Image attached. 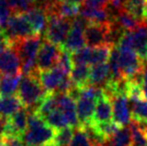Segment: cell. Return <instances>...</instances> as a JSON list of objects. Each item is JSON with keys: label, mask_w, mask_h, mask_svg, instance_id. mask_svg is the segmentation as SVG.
<instances>
[{"label": "cell", "mask_w": 147, "mask_h": 146, "mask_svg": "<svg viewBox=\"0 0 147 146\" xmlns=\"http://www.w3.org/2000/svg\"><path fill=\"white\" fill-rule=\"evenodd\" d=\"M56 66L60 67V68L63 69L66 73L69 74L70 71H71V69L73 68V66H74L73 61H72L71 53L61 49V50H60V53H59L58 59H57Z\"/></svg>", "instance_id": "obj_31"}, {"label": "cell", "mask_w": 147, "mask_h": 146, "mask_svg": "<svg viewBox=\"0 0 147 146\" xmlns=\"http://www.w3.org/2000/svg\"><path fill=\"white\" fill-rule=\"evenodd\" d=\"M109 1L110 0H84L80 7L90 10L105 9L108 5Z\"/></svg>", "instance_id": "obj_33"}, {"label": "cell", "mask_w": 147, "mask_h": 146, "mask_svg": "<svg viewBox=\"0 0 147 146\" xmlns=\"http://www.w3.org/2000/svg\"><path fill=\"white\" fill-rule=\"evenodd\" d=\"M74 133V128L72 127H65L63 129L56 131L54 142L57 146H69L72 140Z\"/></svg>", "instance_id": "obj_30"}, {"label": "cell", "mask_w": 147, "mask_h": 146, "mask_svg": "<svg viewBox=\"0 0 147 146\" xmlns=\"http://www.w3.org/2000/svg\"><path fill=\"white\" fill-rule=\"evenodd\" d=\"M13 10L11 9L7 0H0V29H3L7 24L8 20L13 15Z\"/></svg>", "instance_id": "obj_32"}, {"label": "cell", "mask_w": 147, "mask_h": 146, "mask_svg": "<svg viewBox=\"0 0 147 146\" xmlns=\"http://www.w3.org/2000/svg\"><path fill=\"white\" fill-rule=\"evenodd\" d=\"M85 44L86 42L85 38H84V29L78 27V26L72 25L71 23V29H70L64 43L60 46V48L70 53H73L85 47Z\"/></svg>", "instance_id": "obj_16"}, {"label": "cell", "mask_w": 147, "mask_h": 146, "mask_svg": "<svg viewBox=\"0 0 147 146\" xmlns=\"http://www.w3.org/2000/svg\"><path fill=\"white\" fill-rule=\"evenodd\" d=\"M21 74L17 75H4L0 79V95L2 96H11L14 95L18 90Z\"/></svg>", "instance_id": "obj_22"}, {"label": "cell", "mask_w": 147, "mask_h": 146, "mask_svg": "<svg viewBox=\"0 0 147 146\" xmlns=\"http://www.w3.org/2000/svg\"><path fill=\"white\" fill-rule=\"evenodd\" d=\"M23 14L30 23L35 34L40 35L43 31L46 30L48 24V14L46 10L39 7H32Z\"/></svg>", "instance_id": "obj_15"}, {"label": "cell", "mask_w": 147, "mask_h": 146, "mask_svg": "<svg viewBox=\"0 0 147 146\" xmlns=\"http://www.w3.org/2000/svg\"><path fill=\"white\" fill-rule=\"evenodd\" d=\"M11 46V42L7 38V36L4 34V32L0 29V52L4 51L5 49L9 48Z\"/></svg>", "instance_id": "obj_35"}, {"label": "cell", "mask_w": 147, "mask_h": 146, "mask_svg": "<svg viewBox=\"0 0 147 146\" xmlns=\"http://www.w3.org/2000/svg\"><path fill=\"white\" fill-rule=\"evenodd\" d=\"M124 10L131 14L138 22L146 23V0H125Z\"/></svg>", "instance_id": "obj_21"}, {"label": "cell", "mask_w": 147, "mask_h": 146, "mask_svg": "<svg viewBox=\"0 0 147 146\" xmlns=\"http://www.w3.org/2000/svg\"><path fill=\"white\" fill-rule=\"evenodd\" d=\"M4 146H25L22 137H8V138H1Z\"/></svg>", "instance_id": "obj_34"}, {"label": "cell", "mask_w": 147, "mask_h": 146, "mask_svg": "<svg viewBox=\"0 0 147 146\" xmlns=\"http://www.w3.org/2000/svg\"><path fill=\"white\" fill-rule=\"evenodd\" d=\"M132 135V144L131 146H147V139L145 137L143 130L139 126L138 123L132 121L129 125Z\"/></svg>", "instance_id": "obj_29"}, {"label": "cell", "mask_w": 147, "mask_h": 146, "mask_svg": "<svg viewBox=\"0 0 147 146\" xmlns=\"http://www.w3.org/2000/svg\"><path fill=\"white\" fill-rule=\"evenodd\" d=\"M132 49L140 56V58L147 59V23H142L131 31Z\"/></svg>", "instance_id": "obj_17"}, {"label": "cell", "mask_w": 147, "mask_h": 146, "mask_svg": "<svg viewBox=\"0 0 147 146\" xmlns=\"http://www.w3.org/2000/svg\"><path fill=\"white\" fill-rule=\"evenodd\" d=\"M23 107L17 95L2 96L0 95V116L10 117L12 114Z\"/></svg>", "instance_id": "obj_20"}, {"label": "cell", "mask_w": 147, "mask_h": 146, "mask_svg": "<svg viewBox=\"0 0 147 146\" xmlns=\"http://www.w3.org/2000/svg\"><path fill=\"white\" fill-rule=\"evenodd\" d=\"M56 98L58 108L65 116L68 126L72 127V128L79 126L75 100L66 93H56Z\"/></svg>", "instance_id": "obj_12"}, {"label": "cell", "mask_w": 147, "mask_h": 146, "mask_svg": "<svg viewBox=\"0 0 147 146\" xmlns=\"http://www.w3.org/2000/svg\"><path fill=\"white\" fill-rule=\"evenodd\" d=\"M62 1L66 2V3H69V4H72V5H75V6H78V7H80V6L82 5V3H83L84 0H62Z\"/></svg>", "instance_id": "obj_37"}, {"label": "cell", "mask_w": 147, "mask_h": 146, "mask_svg": "<svg viewBox=\"0 0 147 146\" xmlns=\"http://www.w3.org/2000/svg\"><path fill=\"white\" fill-rule=\"evenodd\" d=\"M132 135L130 127H120L106 142V146H131Z\"/></svg>", "instance_id": "obj_23"}, {"label": "cell", "mask_w": 147, "mask_h": 146, "mask_svg": "<svg viewBox=\"0 0 147 146\" xmlns=\"http://www.w3.org/2000/svg\"><path fill=\"white\" fill-rule=\"evenodd\" d=\"M71 29V19L64 18L58 14H49L48 24L45 30L46 40L61 46Z\"/></svg>", "instance_id": "obj_4"}, {"label": "cell", "mask_w": 147, "mask_h": 146, "mask_svg": "<svg viewBox=\"0 0 147 146\" xmlns=\"http://www.w3.org/2000/svg\"><path fill=\"white\" fill-rule=\"evenodd\" d=\"M141 89L143 91V94L147 99V66H144V69L142 71V76H141Z\"/></svg>", "instance_id": "obj_36"}, {"label": "cell", "mask_w": 147, "mask_h": 146, "mask_svg": "<svg viewBox=\"0 0 147 146\" xmlns=\"http://www.w3.org/2000/svg\"><path fill=\"white\" fill-rule=\"evenodd\" d=\"M4 32L10 42L14 43L21 39H25L28 37L37 35L33 31L30 23L26 19L25 15L22 14H13L8 20L6 26L1 29Z\"/></svg>", "instance_id": "obj_5"}, {"label": "cell", "mask_w": 147, "mask_h": 146, "mask_svg": "<svg viewBox=\"0 0 147 146\" xmlns=\"http://www.w3.org/2000/svg\"><path fill=\"white\" fill-rule=\"evenodd\" d=\"M60 46L44 40L36 57V68L38 71H46L56 66L60 53Z\"/></svg>", "instance_id": "obj_7"}, {"label": "cell", "mask_w": 147, "mask_h": 146, "mask_svg": "<svg viewBox=\"0 0 147 146\" xmlns=\"http://www.w3.org/2000/svg\"><path fill=\"white\" fill-rule=\"evenodd\" d=\"M0 74L1 75H17L21 74V61L17 51L10 46L0 52Z\"/></svg>", "instance_id": "obj_10"}, {"label": "cell", "mask_w": 147, "mask_h": 146, "mask_svg": "<svg viewBox=\"0 0 147 146\" xmlns=\"http://www.w3.org/2000/svg\"><path fill=\"white\" fill-rule=\"evenodd\" d=\"M110 22L105 24L90 23L84 29V38L88 47H98L106 44V36L108 33Z\"/></svg>", "instance_id": "obj_11"}, {"label": "cell", "mask_w": 147, "mask_h": 146, "mask_svg": "<svg viewBox=\"0 0 147 146\" xmlns=\"http://www.w3.org/2000/svg\"><path fill=\"white\" fill-rule=\"evenodd\" d=\"M113 22L117 24L118 26L122 28L125 31H132L135 30L140 25V22H138L130 13H128L126 10H121L117 13V15L114 17Z\"/></svg>", "instance_id": "obj_26"}, {"label": "cell", "mask_w": 147, "mask_h": 146, "mask_svg": "<svg viewBox=\"0 0 147 146\" xmlns=\"http://www.w3.org/2000/svg\"><path fill=\"white\" fill-rule=\"evenodd\" d=\"M96 100L85 95H80L76 100V111H77L79 126H85L92 123L94 115Z\"/></svg>", "instance_id": "obj_13"}, {"label": "cell", "mask_w": 147, "mask_h": 146, "mask_svg": "<svg viewBox=\"0 0 147 146\" xmlns=\"http://www.w3.org/2000/svg\"><path fill=\"white\" fill-rule=\"evenodd\" d=\"M44 121L56 131L65 128V127H68V123L66 121L65 116H64V114L59 108H56L51 113H49L44 118Z\"/></svg>", "instance_id": "obj_27"}, {"label": "cell", "mask_w": 147, "mask_h": 146, "mask_svg": "<svg viewBox=\"0 0 147 146\" xmlns=\"http://www.w3.org/2000/svg\"><path fill=\"white\" fill-rule=\"evenodd\" d=\"M145 22L147 23V0H146V14H145Z\"/></svg>", "instance_id": "obj_40"}, {"label": "cell", "mask_w": 147, "mask_h": 146, "mask_svg": "<svg viewBox=\"0 0 147 146\" xmlns=\"http://www.w3.org/2000/svg\"><path fill=\"white\" fill-rule=\"evenodd\" d=\"M110 80V70L107 63L90 66V84L99 86L106 84Z\"/></svg>", "instance_id": "obj_19"}, {"label": "cell", "mask_w": 147, "mask_h": 146, "mask_svg": "<svg viewBox=\"0 0 147 146\" xmlns=\"http://www.w3.org/2000/svg\"><path fill=\"white\" fill-rule=\"evenodd\" d=\"M42 146H57L55 144L54 141H52V142H49V143H46V144H43Z\"/></svg>", "instance_id": "obj_39"}, {"label": "cell", "mask_w": 147, "mask_h": 146, "mask_svg": "<svg viewBox=\"0 0 147 146\" xmlns=\"http://www.w3.org/2000/svg\"><path fill=\"white\" fill-rule=\"evenodd\" d=\"M55 134L56 130L49 126L44 119L36 113H30L27 128L22 138L26 146H42L54 141Z\"/></svg>", "instance_id": "obj_2"}, {"label": "cell", "mask_w": 147, "mask_h": 146, "mask_svg": "<svg viewBox=\"0 0 147 146\" xmlns=\"http://www.w3.org/2000/svg\"><path fill=\"white\" fill-rule=\"evenodd\" d=\"M72 83L79 88L90 84V66L89 65H74L69 73Z\"/></svg>", "instance_id": "obj_18"}, {"label": "cell", "mask_w": 147, "mask_h": 146, "mask_svg": "<svg viewBox=\"0 0 147 146\" xmlns=\"http://www.w3.org/2000/svg\"><path fill=\"white\" fill-rule=\"evenodd\" d=\"M113 119V107L111 99L108 96L103 94L96 100L94 115L92 123H103L110 122Z\"/></svg>", "instance_id": "obj_14"}, {"label": "cell", "mask_w": 147, "mask_h": 146, "mask_svg": "<svg viewBox=\"0 0 147 146\" xmlns=\"http://www.w3.org/2000/svg\"><path fill=\"white\" fill-rule=\"evenodd\" d=\"M118 51L119 66L123 77L131 80L143 71L144 60L135 51L132 49H118Z\"/></svg>", "instance_id": "obj_6"}, {"label": "cell", "mask_w": 147, "mask_h": 146, "mask_svg": "<svg viewBox=\"0 0 147 146\" xmlns=\"http://www.w3.org/2000/svg\"><path fill=\"white\" fill-rule=\"evenodd\" d=\"M46 94L47 92L39 81L38 70L21 78L17 90V97L23 107L27 108L30 113L36 112L39 104Z\"/></svg>", "instance_id": "obj_1"}, {"label": "cell", "mask_w": 147, "mask_h": 146, "mask_svg": "<svg viewBox=\"0 0 147 146\" xmlns=\"http://www.w3.org/2000/svg\"><path fill=\"white\" fill-rule=\"evenodd\" d=\"M42 42L41 35H34L18 40L11 44V46L16 49L20 57L21 73L28 75L37 70L36 57Z\"/></svg>", "instance_id": "obj_3"}, {"label": "cell", "mask_w": 147, "mask_h": 146, "mask_svg": "<svg viewBox=\"0 0 147 146\" xmlns=\"http://www.w3.org/2000/svg\"><path fill=\"white\" fill-rule=\"evenodd\" d=\"M69 146H93L85 129L81 126L74 128V133Z\"/></svg>", "instance_id": "obj_28"}, {"label": "cell", "mask_w": 147, "mask_h": 146, "mask_svg": "<svg viewBox=\"0 0 147 146\" xmlns=\"http://www.w3.org/2000/svg\"><path fill=\"white\" fill-rule=\"evenodd\" d=\"M69 75L58 66L46 71H39V81L47 93H58L64 79Z\"/></svg>", "instance_id": "obj_8"}, {"label": "cell", "mask_w": 147, "mask_h": 146, "mask_svg": "<svg viewBox=\"0 0 147 146\" xmlns=\"http://www.w3.org/2000/svg\"><path fill=\"white\" fill-rule=\"evenodd\" d=\"M131 102L132 121L138 124L147 123V99L134 100Z\"/></svg>", "instance_id": "obj_25"}, {"label": "cell", "mask_w": 147, "mask_h": 146, "mask_svg": "<svg viewBox=\"0 0 147 146\" xmlns=\"http://www.w3.org/2000/svg\"><path fill=\"white\" fill-rule=\"evenodd\" d=\"M111 50H112V47L107 44L98 47H91L89 65L92 66V65L106 63L109 60Z\"/></svg>", "instance_id": "obj_24"}, {"label": "cell", "mask_w": 147, "mask_h": 146, "mask_svg": "<svg viewBox=\"0 0 147 146\" xmlns=\"http://www.w3.org/2000/svg\"><path fill=\"white\" fill-rule=\"evenodd\" d=\"M139 126L141 127V129L143 130L144 134H145V137L147 139V123H145V124H139Z\"/></svg>", "instance_id": "obj_38"}, {"label": "cell", "mask_w": 147, "mask_h": 146, "mask_svg": "<svg viewBox=\"0 0 147 146\" xmlns=\"http://www.w3.org/2000/svg\"><path fill=\"white\" fill-rule=\"evenodd\" d=\"M113 107L112 121L119 127H125L132 122L131 106L127 96L118 95L110 98Z\"/></svg>", "instance_id": "obj_9"}]
</instances>
